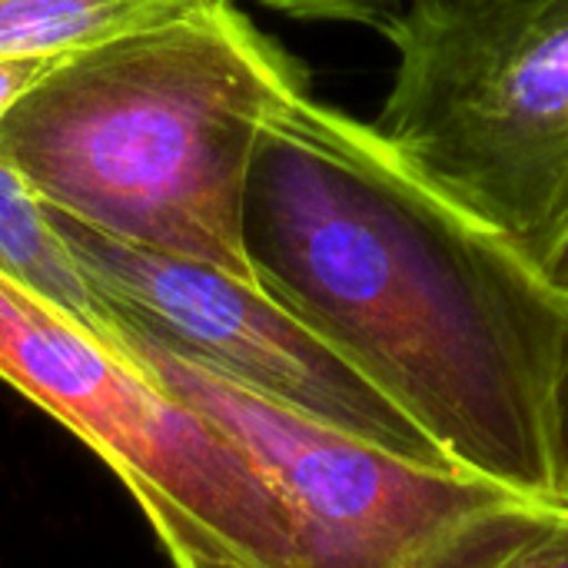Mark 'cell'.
I'll return each mask as SVG.
<instances>
[{
  "label": "cell",
  "instance_id": "6da1fadb",
  "mask_svg": "<svg viewBox=\"0 0 568 568\" xmlns=\"http://www.w3.org/2000/svg\"><path fill=\"white\" fill-rule=\"evenodd\" d=\"M243 243L260 290L456 473L556 506L549 393L568 300L373 123L313 93L290 100L253 153Z\"/></svg>",
  "mask_w": 568,
  "mask_h": 568
},
{
  "label": "cell",
  "instance_id": "7a4b0ae2",
  "mask_svg": "<svg viewBox=\"0 0 568 568\" xmlns=\"http://www.w3.org/2000/svg\"><path fill=\"white\" fill-rule=\"evenodd\" d=\"M303 67L233 0L70 50L0 120V156L53 210L250 286L243 200Z\"/></svg>",
  "mask_w": 568,
  "mask_h": 568
},
{
  "label": "cell",
  "instance_id": "3957f363",
  "mask_svg": "<svg viewBox=\"0 0 568 568\" xmlns=\"http://www.w3.org/2000/svg\"><path fill=\"white\" fill-rule=\"evenodd\" d=\"M389 150L539 273L568 240V0H399Z\"/></svg>",
  "mask_w": 568,
  "mask_h": 568
},
{
  "label": "cell",
  "instance_id": "277c9868",
  "mask_svg": "<svg viewBox=\"0 0 568 568\" xmlns=\"http://www.w3.org/2000/svg\"><path fill=\"white\" fill-rule=\"evenodd\" d=\"M116 326L130 363L263 479L290 529L293 568H496L562 513L409 463L230 383L120 316Z\"/></svg>",
  "mask_w": 568,
  "mask_h": 568
},
{
  "label": "cell",
  "instance_id": "5b68a950",
  "mask_svg": "<svg viewBox=\"0 0 568 568\" xmlns=\"http://www.w3.org/2000/svg\"><path fill=\"white\" fill-rule=\"evenodd\" d=\"M0 379L83 439L146 523L186 519L256 568H293L283 513L253 466L53 306L0 273Z\"/></svg>",
  "mask_w": 568,
  "mask_h": 568
},
{
  "label": "cell",
  "instance_id": "8992f818",
  "mask_svg": "<svg viewBox=\"0 0 568 568\" xmlns=\"http://www.w3.org/2000/svg\"><path fill=\"white\" fill-rule=\"evenodd\" d=\"M47 210L73 260L120 320L250 393L409 463L456 473L383 393L260 286L120 243L53 206Z\"/></svg>",
  "mask_w": 568,
  "mask_h": 568
},
{
  "label": "cell",
  "instance_id": "52a82bcc",
  "mask_svg": "<svg viewBox=\"0 0 568 568\" xmlns=\"http://www.w3.org/2000/svg\"><path fill=\"white\" fill-rule=\"evenodd\" d=\"M0 273L53 306L60 316L77 323L100 346L123 353L120 326L113 310L100 300L70 246L57 233L47 203L30 190V183L0 156Z\"/></svg>",
  "mask_w": 568,
  "mask_h": 568
},
{
  "label": "cell",
  "instance_id": "ba28073f",
  "mask_svg": "<svg viewBox=\"0 0 568 568\" xmlns=\"http://www.w3.org/2000/svg\"><path fill=\"white\" fill-rule=\"evenodd\" d=\"M203 0H0V57L70 53Z\"/></svg>",
  "mask_w": 568,
  "mask_h": 568
},
{
  "label": "cell",
  "instance_id": "9c48e42d",
  "mask_svg": "<svg viewBox=\"0 0 568 568\" xmlns=\"http://www.w3.org/2000/svg\"><path fill=\"white\" fill-rule=\"evenodd\" d=\"M173 568H256L230 552H223L206 532L190 523H156L150 526Z\"/></svg>",
  "mask_w": 568,
  "mask_h": 568
},
{
  "label": "cell",
  "instance_id": "30bf717a",
  "mask_svg": "<svg viewBox=\"0 0 568 568\" xmlns=\"http://www.w3.org/2000/svg\"><path fill=\"white\" fill-rule=\"evenodd\" d=\"M549 463H552V499L568 513V329L549 393Z\"/></svg>",
  "mask_w": 568,
  "mask_h": 568
},
{
  "label": "cell",
  "instance_id": "8fae6325",
  "mask_svg": "<svg viewBox=\"0 0 568 568\" xmlns=\"http://www.w3.org/2000/svg\"><path fill=\"white\" fill-rule=\"evenodd\" d=\"M260 3L300 20H343V23H366L379 30L399 0H260Z\"/></svg>",
  "mask_w": 568,
  "mask_h": 568
},
{
  "label": "cell",
  "instance_id": "7c38bea8",
  "mask_svg": "<svg viewBox=\"0 0 568 568\" xmlns=\"http://www.w3.org/2000/svg\"><path fill=\"white\" fill-rule=\"evenodd\" d=\"M496 568H568V513L562 509L559 519L542 529L536 539L509 552Z\"/></svg>",
  "mask_w": 568,
  "mask_h": 568
},
{
  "label": "cell",
  "instance_id": "4fadbf2b",
  "mask_svg": "<svg viewBox=\"0 0 568 568\" xmlns=\"http://www.w3.org/2000/svg\"><path fill=\"white\" fill-rule=\"evenodd\" d=\"M67 53H20V57H0V120L13 106V100L30 90L53 63H60Z\"/></svg>",
  "mask_w": 568,
  "mask_h": 568
},
{
  "label": "cell",
  "instance_id": "5bb4252c",
  "mask_svg": "<svg viewBox=\"0 0 568 568\" xmlns=\"http://www.w3.org/2000/svg\"><path fill=\"white\" fill-rule=\"evenodd\" d=\"M542 276L549 280V286H552V290H559V293L568 300V240L562 243V250L552 256V263L542 270Z\"/></svg>",
  "mask_w": 568,
  "mask_h": 568
}]
</instances>
